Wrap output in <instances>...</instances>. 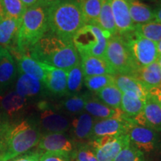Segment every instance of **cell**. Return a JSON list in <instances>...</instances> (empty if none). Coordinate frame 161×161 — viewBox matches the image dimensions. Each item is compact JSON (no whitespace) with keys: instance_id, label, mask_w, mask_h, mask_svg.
<instances>
[{"instance_id":"cell-1","label":"cell","mask_w":161,"mask_h":161,"mask_svg":"<svg viewBox=\"0 0 161 161\" xmlns=\"http://www.w3.org/2000/svg\"><path fill=\"white\" fill-rule=\"evenodd\" d=\"M29 54L41 63L69 71L80 64L79 54L72 41H67L48 31Z\"/></svg>"},{"instance_id":"cell-2","label":"cell","mask_w":161,"mask_h":161,"mask_svg":"<svg viewBox=\"0 0 161 161\" xmlns=\"http://www.w3.org/2000/svg\"><path fill=\"white\" fill-rule=\"evenodd\" d=\"M42 134L35 123L24 120L0 127V161H9L37 146Z\"/></svg>"},{"instance_id":"cell-3","label":"cell","mask_w":161,"mask_h":161,"mask_svg":"<svg viewBox=\"0 0 161 161\" xmlns=\"http://www.w3.org/2000/svg\"><path fill=\"white\" fill-rule=\"evenodd\" d=\"M49 31L67 41L86 25L78 0H65L47 8Z\"/></svg>"},{"instance_id":"cell-4","label":"cell","mask_w":161,"mask_h":161,"mask_svg":"<svg viewBox=\"0 0 161 161\" xmlns=\"http://www.w3.org/2000/svg\"><path fill=\"white\" fill-rule=\"evenodd\" d=\"M48 31L47 8L36 3L28 8L24 13L18 33L17 48L11 51L29 54V50Z\"/></svg>"},{"instance_id":"cell-5","label":"cell","mask_w":161,"mask_h":161,"mask_svg":"<svg viewBox=\"0 0 161 161\" xmlns=\"http://www.w3.org/2000/svg\"><path fill=\"white\" fill-rule=\"evenodd\" d=\"M104 60L114 74L135 78L140 69L126 43L119 35L111 36L107 42Z\"/></svg>"},{"instance_id":"cell-6","label":"cell","mask_w":161,"mask_h":161,"mask_svg":"<svg viewBox=\"0 0 161 161\" xmlns=\"http://www.w3.org/2000/svg\"><path fill=\"white\" fill-rule=\"evenodd\" d=\"M111 37L99 27L86 24L72 39V43L80 55H92L104 58L108 40Z\"/></svg>"},{"instance_id":"cell-7","label":"cell","mask_w":161,"mask_h":161,"mask_svg":"<svg viewBox=\"0 0 161 161\" xmlns=\"http://www.w3.org/2000/svg\"><path fill=\"white\" fill-rule=\"evenodd\" d=\"M120 37L126 43L134 61L140 68L158 60L159 56L155 42L142 37L134 30Z\"/></svg>"},{"instance_id":"cell-8","label":"cell","mask_w":161,"mask_h":161,"mask_svg":"<svg viewBox=\"0 0 161 161\" xmlns=\"http://www.w3.org/2000/svg\"><path fill=\"white\" fill-rule=\"evenodd\" d=\"M130 142L128 134L117 136H106L89 140L98 161H114L119 153Z\"/></svg>"},{"instance_id":"cell-9","label":"cell","mask_w":161,"mask_h":161,"mask_svg":"<svg viewBox=\"0 0 161 161\" xmlns=\"http://www.w3.org/2000/svg\"><path fill=\"white\" fill-rule=\"evenodd\" d=\"M128 135L130 143L143 153L152 152L158 146V132L148 127L139 125L134 123L132 119L128 127Z\"/></svg>"},{"instance_id":"cell-10","label":"cell","mask_w":161,"mask_h":161,"mask_svg":"<svg viewBox=\"0 0 161 161\" xmlns=\"http://www.w3.org/2000/svg\"><path fill=\"white\" fill-rule=\"evenodd\" d=\"M38 107L40 126L46 133H65L69 129L70 122L65 116L52 110L46 102H40Z\"/></svg>"},{"instance_id":"cell-11","label":"cell","mask_w":161,"mask_h":161,"mask_svg":"<svg viewBox=\"0 0 161 161\" xmlns=\"http://www.w3.org/2000/svg\"><path fill=\"white\" fill-rule=\"evenodd\" d=\"M37 146L38 149L43 152L65 154H72L76 147L72 139L64 133H45L40 137Z\"/></svg>"},{"instance_id":"cell-12","label":"cell","mask_w":161,"mask_h":161,"mask_svg":"<svg viewBox=\"0 0 161 161\" xmlns=\"http://www.w3.org/2000/svg\"><path fill=\"white\" fill-rule=\"evenodd\" d=\"M130 120V118L127 117L126 116L123 119H105L96 120L90 140L102 136H117L128 134Z\"/></svg>"},{"instance_id":"cell-13","label":"cell","mask_w":161,"mask_h":161,"mask_svg":"<svg viewBox=\"0 0 161 161\" xmlns=\"http://www.w3.org/2000/svg\"><path fill=\"white\" fill-rule=\"evenodd\" d=\"M43 83L45 89L52 95L67 96V72L65 70L46 64Z\"/></svg>"},{"instance_id":"cell-14","label":"cell","mask_w":161,"mask_h":161,"mask_svg":"<svg viewBox=\"0 0 161 161\" xmlns=\"http://www.w3.org/2000/svg\"><path fill=\"white\" fill-rule=\"evenodd\" d=\"M9 52L15 60L19 74H25L40 81H43L46 64L35 60L28 53H20L14 50Z\"/></svg>"},{"instance_id":"cell-15","label":"cell","mask_w":161,"mask_h":161,"mask_svg":"<svg viewBox=\"0 0 161 161\" xmlns=\"http://www.w3.org/2000/svg\"><path fill=\"white\" fill-rule=\"evenodd\" d=\"M117 31V35L122 36L134 30V25L130 16L128 0H110Z\"/></svg>"},{"instance_id":"cell-16","label":"cell","mask_w":161,"mask_h":161,"mask_svg":"<svg viewBox=\"0 0 161 161\" xmlns=\"http://www.w3.org/2000/svg\"><path fill=\"white\" fill-rule=\"evenodd\" d=\"M96 119L86 112L76 115L70 122V133L72 139L77 143H84L89 141Z\"/></svg>"},{"instance_id":"cell-17","label":"cell","mask_w":161,"mask_h":161,"mask_svg":"<svg viewBox=\"0 0 161 161\" xmlns=\"http://www.w3.org/2000/svg\"><path fill=\"white\" fill-rule=\"evenodd\" d=\"M84 110L95 119H123L125 115L120 108H113L102 102L98 98L92 97L89 94Z\"/></svg>"},{"instance_id":"cell-18","label":"cell","mask_w":161,"mask_h":161,"mask_svg":"<svg viewBox=\"0 0 161 161\" xmlns=\"http://www.w3.org/2000/svg\"><path fill=\"white\" fill-rule=\"evenodd\" d=\"M22 19L4 18L0 20V46L11 51L17 48L18 33Z\"/></svg>"},{"instance_id":"cell-19","label":"cell","mask_w":161,"mask_h":161,"mask_svg":"<svg viewBox=\"0 0 161 161\" xmlns=\"http://www.w3.org/2000/svg\"><path fill=\"white\" fill-rule=\"evenodd\" d=\"M80 59L84 78L100 75H115L104 58L92 55H80Z\"/></svg>"},{"instance_id":"cell-20","label":"cell","mask_w":161,"mask_h":161,"mask_svg":"<svg viewBox=\"0 0 161 161\" xmlns=\"http://www.w3.org/2000/svg\"><path fill=\"white\" fill-rule=\"evenodd\" d=\"M114 84L122 93L136 96L143 101H146L149 95V92L136 78L129 75L115 74L114 75Z\"/></svg>"},{"instance_id":"cell-21","label":"cell","mask_w":161,"mask_h":161,"mask_svg":"<svg viewBox=\"0 0 161 161\" xmlns=\"http://www.w3.org/2000/svg\"><path fill=\"white\" fill-rule=\"evenodd\" d=\"M17 66L9 52L0 61V96L14 83L17 75Z\"/></svg>"},{"instance_id":"cell-22","label":"cell","mask_w":161,"mask_h":161,"mask_svg":"<svg viewBox=\"0 0 161 161\" xmlns=\"http://www.w3.org/2000/svg\"><path fill=\"white\" fill-rule=\"evenodd\" d=\"M142 115L146 127L161 132V106L154 96L148 95L145 101Z\"/></svg>"},{"instance_id":"cell-23","label":"cell","mask_w":161,"mask_h":161,"mask_svg":"<svg viewBox=\"0 0 161 161\" xmlns=\"http://www.w3.org/2000/svg\"><path fill=\"white\" fill-rule=\"evenodd\" d=\"M135 78L143 84L148 92L151 90L158 88L161 84V68L158 60L140 68Z\"/></svg>"},{"instance_id":"cell-24","label":"cell","mask_w":161,"mask_h":161,"mask_svg":"<svg viewBox=\"0 0 161 161\" xmlns=\"http://www.w3.org/2000/svg\"><path fill=\"white\" fill-rule=\"evenodd\" d=\"M44 89L43 82L25 74H20L15 86V91L26 98L40 95Z\"/></svg>"},{"instance_id":"cell-25","label":"cell","mask_w":161,"mask_h":161,"mask_svg":"<svg viewBox=\"0 0 161 161\" xmlns=\"http://www.w3.org/2000/svg\"><path fill=\"white\" fill-rule=\"evenodd\" d=\"M130 16L134 25L154 21V9L139 0H128Z\"/></svg>"},{"instance_id":"cell-26","label":"cell","mask_w":161,"mask_h":161,"mask_svg":"<svg viewBox=\"0 0 161 161\" xmlns=\"http://www.w3.org/2000/svg\"><path fill=\"white\" fill-rule=\"evenodd\" d=\"M98 26L110 36L117 35L110 0H102V7L98 17Z\"/></svg>"},{"instance_id":"cell-27","label":"cell","mask_w":161,"mask_h":161,"mask_svg":"<svg viewBox=\"0 0 161 161\" xmlns=\"http://www.w3.org/2000/svg\"><path fill=\"white\" fill-rule=\"evenodd\" d=\"M96 96L101 102L113 108H120L122 102V93L115 85L110 84L96 92Z\"/></svg>"},{"instance_id":"cell-28","label":"cell","mask_w":161,"mask_h":161,"mask_svg":"<svg viewBox=\"0 0 161 161\" xmlns=\"http://www.w3.org/2000/svg\"><path fill=\"white\" fill-rule=\"evenodd\" d=\"M86 24L98 26L102 0H78Z\"/></svg>"},{"instance_id":"cell-29","label":"cell","mask_w":161,"mask_h":161,"mask_svg":"<svg viewBox=\"0 0 161 161\" xmlns=\"http://www.w3.org/2000/svg\"><path fill=\"white\" fill-rule=\"evenodd\" d=\"M89 94H76L68 96L60 104V108L64 111L73 115H78L84 112Z\"/></svg>"},{"instance_id":"cell-30","label":"cell","mask_w":161,"mask_h":161,"mask_svg":"<svg viewBox=\"0 0 161 161\" xmlns=\"http://www.w3.org/2000/svg\"><path fill=\"white\" fill-rule=\"evenodd\" d=\"M27 98L15 91H11L1 98V106L9 116H13L24 108Z\"/></svg>"},{"instance_id":"cell-31","label":"cell","mask_w":161,"mask_h":161,"mask_svg":"<svg viewBox=\"0 0 161 161\" xmlns=\"http://www.w3.org/2000/svg\"><path fill=\"white\" fill-rule=\"evenodd\" d=\"M145 101L131 94L123 93L120 109L127 117L133 118L142 111Z\"/></svg>"},{"instance_id":"cell-32","label":"cell","mask_w":161,"mask_h":161,"mask_svg":"<svg viewBox=\"0 0 161 161\" xmlns=\"http://www.w3.org/2000/svg\"><path fill=\"white\" fill-rule=\"evenodd\" d=\"M84 78L80 64L67 71V96L78 94L83 86Z\"/></svg>"},{"instance_id":"cell-33","label":"cell","mask_w":161,"mask_h":161,"mask_svg":"<svg viewBox=\"0 0 161 161\" xmlns=\"http://www.w3.org/2000/svg\"><path fill=\"white\" fill-rule=\"evenodd\" d=\"M134 31L142 37L155 43H158L161 40V23L156 21L135 25Z\"/></svg>"},{"instance_id":"cell-34","label":"cell","mask_w":161,"mask_h":161,"mask_svg":"<svg viewBox=\"0 0 161 161\" xmlns=\"http://www.w3.org/2000/svg\"><path fill=\"white\" fill-rule=\"evenodd\" d=\"M5 18L22 19L28 8L21 0H1Z\"/></svg>"},{"instance_id":"cell-35","label":"cell","mask_w":161,"mask_h":161,"mask_svg":"<svg viewBox=\"0 0 161 161\" xmlns=\"http://www.w3.org/2000/svg\"><path fill=\"white\" fill-rule=\"evenodd\" d=\"M84 83L88 90L96 92L107 86L114 84V75H100L85 77L84 78Z\"/></svg>"},{"instance_id":"cell-36","label":"cell","mask_w":161,"mask_h":161,"mask_svg":"<svg viewBox=\"0 0 161 161\" xmlns=\"http://www.w3.org/2000/svg\"><path fill=\"white\" fill-rule=\"evenodd\" d=\"M114 161H145L144 153L130 142L119 153Z\"/></svg>"},{"instance_id":"cell-37","label":"cell","mask_w":161,"mask_h":161,"mask_svg":"<svg viewBox=\"0 0 161 161\" xmlns=\"http://www.w3.org/2000/svg\"><path fill=\"white\" fill-rule=\"evenodd\" d=\"M72 161H98L91 147L87 142L77 143L72 153Z\"/></svg>"},{"instance_id":"cell-38","label":"cell","mask_w":161,"mask_h":161,"mask_svg":"<svg viewBox=\"0 0 161 161\" xmlns=\"http://www.w3.org/2000/svg\"><path fill=\"white\" fill-rule=\"evenodd\" d=\"M40 161H72V154L58 152H43Z\"/></svg>"},{"instance_id":"cell-39","label":"cell","mask_w":161,"mask_h":161,"mask_svg":"<svg viewBox=\"0 0 161 161\" xmlns=\"http://www.w3.org/2000/svg\"><path fill=\"white\" fill-rule=\"evenodd\" d=\"M43 152L40 149H36L31 152H28L25 154L17 157V158L12 159L9 161H40V157Z\"/></svg>"},{"instance_id":"cell-40","label":"cell","mask_w":161,"mask_h":161,"mask_svg":"<svg viewBox=\"0 0 161 161\" xmlns=\"http://www.w3.org/2000/svg\"><path fill=\"white\" fill-rule=\"evenodd\" d=\"M63 1H65V0H37L36 3L45 8H49V6L54 5V4Z\"/></svg>"},{"instance_id":"cell-41","label":"cell","mask_w":161,"mask_h":161,"mask_svg":"<svg viewBox=\"0 0 161 161\" xmlns=\"http://www.w3.org/2000/svg\"><path fill=\"white\" fill-rule=\"evenodd\" d=\"M154 21L161 23V2L158 3L156 7L154 9Z\"/></svg>"},{"instance_id":"cell-42","label":"cell","mask_w":161,"mask_h":161,"mask_svg":"<svg viewBox=\"0 0 161 161\" xmlns=\"http://www.w3.org/2000/svg\"><path fill=\"white\" fill-rule=\"evenodd\" d=\"M149 94L154 96L156 98L157 101L159 102V104L161 106V91L158 88H155V89L151 90L149 91Z\"/></svg>"},{"instance_id":"cell-43","label":"cell","mask_w":161,"mask_h":161,"mask_svg":"<svg viewBox=\"0 0 161 161\" xmlns=\"http://www.w3.org/2000/svg\"><path fill=\"white\" fill-rule=\"evenodd\" d=\"M21 2L26 6V7L29 8L36 4L37 0H21Z\"/></svg>"},{"instance_id":"cell-44","label":"cell","mask_w":161,"mask_h":161,"mask_svg":"<svg viewBox=\"0 0 161 161\" xmlns=\"http://www.w3.org/2000/svg\"><path fill=\"white\" fill-rule=\"evenodd\" d=\"M8 52L7 49H5V48L3 47L2 46H0V61H1L2 59H3L4 56L6 55V53Z\"/></svg>"},{"instance_id":"cell-45","label":"cell","mask_w":161,"mask_h":161,"mask_svg":"<svg viewBox=\"0 0 161 161\" xmlns=\"http://www.w3.org/2000/svg\"><path fill=\"white\" fill-rule=\"evenodd\" d=\"M5 18V16H4V11L3 8V5H2V1L0 0V20L3 19Z\"/></svg>"},{"instance_id":"cell-46","label":"cell","mask_w":161,"mask_h":161,"mask_svg":"<svg viewBox=\"0 0 161 161\" xmlns=\"http://www.w3.org/2000/svg\"><path fill=\"white\" fill-rule=\"evenodd\" d=\"M157 46H158V56H159V57H160V56L161 55V40H160V41H159L158 43H157Z\"/></svg>"},{"instance_id":"cell-47","label":"cell","mask_w":161,"mask_h":161,"mask_svg":"<svg viewBox=\"0 0 161 161\" xmlns=\"http://www.w3.org/2000/svg\"><path fill=\"white\" fill-rule=\"evenodd\" d=\"M158 64H159V66H160V68H161V55L160 56V57L158 58Z\"/></svg>"},{"instance_id":"cell-48","label":"cell","mask_w":161,"mask_h":161,"mask_svg":"<svg viewBox=\"0 0 161 161\" xmlns=\"http://www.w3.org/2000/svg\"><path fill=\"white\" fill-rule=\"evenodd\" d=\"M139 1H150V2H155L157 0H139Z\"/></svg>"},{"instance_id":"cell-49","label":"cell","mask_w":161,"mask_h":161,"mask_svg":"<svg viewBox=\"0 0 161 161\" xmlns=\"http://www.w3.org/2000/svg\"><path fill=\"white\" fill-rule=\"evenodd\" d=\"M158 89H159V90H160V91H161V84H160V86H159V87H158Z\"/></svg>"}]
</instances>
